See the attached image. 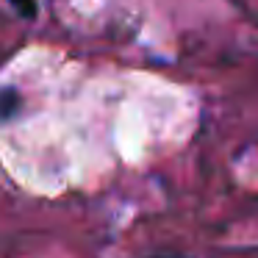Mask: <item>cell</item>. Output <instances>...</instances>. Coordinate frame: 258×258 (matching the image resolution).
Instances as JSON below:
<instances>
[{"mask_svg":"<svg viewBox=\"0 0 258 258\" xmlns=\"http://www.w3.org/2000/svg\"><path fill=\"white\" fill-rule=\"evenodd\" d=\"M12 3H14V6H17V9H20V12H23V9H25V14H28V17H31V14H34V0H12Z\"/></svg>","mask_w":258,"mask_h":258,"instance_id":"obj_1","label":"cell"}]
</instances>
